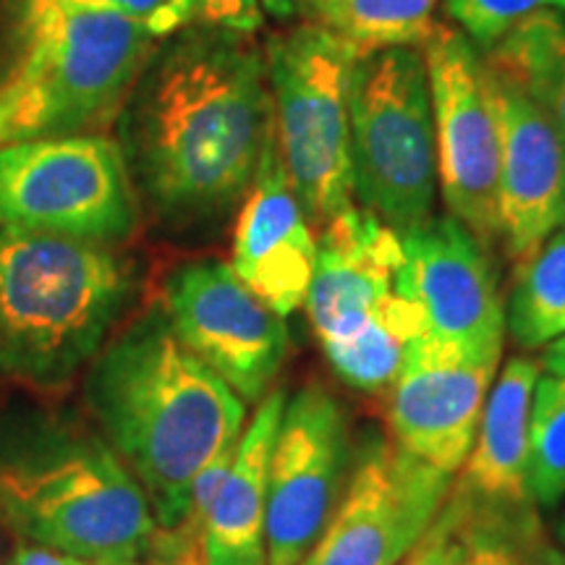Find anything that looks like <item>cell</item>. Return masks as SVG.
<instances>
[{
    "label": "cell",
    "mask_w": 565,
    "mask_h": 565,
    "mask_svg": "<svg viewBox=\"0 0 565 565\" xmlns=\"http://www.w3.org/2000/svg\"><path fill=\"white\" fill-rule=\"evenodd\" d=\"M134 192L171 223L223 215L249 192L275 129L252 34L192 24L158 42L118 113Z\"/></svg>",
    "instance_id": "1"
},
{
    "label": "cell",
    "mask_w": 565,
    "mask_h": 565,
    "mask_svg": "<svg viewBox=\"0 0 565 565\" xmlns=\"http://www.w3.org/2000/svg\"><path fill=\"white\" fill-rule=\"evenodd\" d=\"M87 401L150 500L160 536L179 529L196 475L244 433L246 404L179 341L162 309L97 356Z\"/></svg>",
    "instance_id": "2"
},
{
    "label": "cell",
    "mask_w": 565,
    "mask_h": 565,
    "mask_svg": "<svg viewBox=\"0 0 565 565\" xmlns=\"http://www.w3.org/2000/svg\"><path fill=\"white\" fill-rule=\"evenodd\" d=\"M134 294L110 246L0 223V377L68 383L100 351Z\"/></svg>",
    "instance_id": "3"
},
{
    "label": "cell",
    "mask_w": 565,
    "mask_h": 565,
    "mask_svg": "<svg viewBox=\"0 0 565 565\" xmlns=\"http://www.w3.org/2000/svg\"><path fill=\"white\" fill-rule=\"evenodd\" d=\"M24 61L0 89L6 145L100 134L118 121L158 38L108 11L51 6L24 13Z\"/></svg>",
    "instance_id": "4"
},
{
    "label": "cell",
    "mask_w": 565,
    "mask_h": 565,
    "mask_svg": "<svg viewBox=\"0 0 565 565\" xmlns=\"http://www.w3.org/2000/svg\"><path fill=\"white\" fill-rule=\"evenodd\" d=\"M0 526L87 565H139L160 536L145 490L92 437L0 466Z\"/></svg>",
    "instance_id": "5"
},
{
    "label": "cell",
    "mask_w": 565,
    "mask_h": 565,
    "mask_svg": "<svg viewBox=\"0 0 565 565\" xmlns=\"http://www.w3.org/2000/svg\"><path fill=\"white\" fill-rule=\"evenodd\" d=\"M351 181L362 210L398 236L433 217L435 121L422 47L359 58L349 89Z\"/></svg>",
    "instance_id": "6"
},
{
    "label": "cell",
    "mask_w": 565,
    "mask_h": 565,
    "mask_svg": "<svg viewBox=\"0 0 565 565\" xmlns=\"http://www.w3.org/2000/svg\"><path fill=\"white\" fill-rule=\"evenodd\" d=\"M356 58L333 32L307 21L265 45L275 139L309 223L353 204L349 89Z\"/></svg>",
    "instance_id": "7"
},
{
    "label": "cell",
    "mask_w": 565,
    "mask_h": 565,
    "mask_svg": "<svg viewBox=\"0 0 565 565\" xmlns=\"http://www.w3.org/2000/svg\"><path fill=\"white\" fill-rule=\"evenodd\" d=\"M0 223L113 246L137 228V192L118 141L105 134L0 147Z\"/></svg>",
    "instance_id": "8"
},
{
    "label": "cell",
    "mask_w": 565,
    "mask_h": 565,
    "mask_svg": "<svg viewBox=\"0 0 565 565\" xmlns=\"http://www.w3.org/2000/svg\"><path fill=\"white\" fill-rule=\"evenodd\" d=\"M422 53L433 95L437 186L450 215L487 246L500 236V137L484 58L458 26L440 21Z\"/></svg>",
    "instance_id": "9"
},
{
    "label": "cell",
    "mask_w": 565,
    "mask_h": 565,
    "mask_svg": "<svg viewBox=\"0 0 565 565\" xmlns=\"http://www.w3.org/2000/svg\"><path fill=\"white\" fill-rule=\"evenodd\" d=\"M173 333L200 356L244 404L273 391L288 356L286 317L221 259L181 265L166 280V309Z\"/></svg>",
    "instance_id": "10"
},
{
    "label": "cell",
    "mask_w": 565,
    "mask_h": 565,
    "mask_svg": "<svg viewBox=\"0 0 565 565\" xmlns=\"http://www.w3.org/2000/svg\"><path fill=\"white\" fill-rule=\"evenodd\" d=\"M454 475L372 437L320 540L299 565H398L448 500Z\"/></svg>",
    "instance_id": "11"
},
{
    "label": "cell",
    "mask_w": 565,
    "mask_h": 565,
    "mask_svg": "<svg viewBox=\"0 0 565 565\" xmlns=\"http://www.w3.org/2000/svg\"><path fill=\"white\" fill-rule=\"evenodd\" d=\"M349 424L338 401L309 385L286 401L267 487V565H299L341 505L351 479Z\"/></svg>",
    "instance_id": "12"
},
{
    "label": "cell",
    "mask_w": 565,
    "mask_h": 565,
    "mask_svg": "<svg viewBox=\"0 0 565 565\" xmlns=\"http://www.w3.org/2000/svg\"><path fill=\"white\" fill-rule=\"evenodd\" d=\"M503 351L469 349L433 333L416 338L391 385V440L456 477L475 445Z\"/></svg>",
    "instance_id": "13"
},
{
    "label": "cell",
    "mask_w": 565,
    "mask_h": 565,
    "mask_svg": "<svg viewBox=\"0 0 565 565\" xmlns=\"http://www.w3.org/2000/svg\"><path fill=\"white\" fill-rule=\"evenodd\" d=\"M395 291L422 309L427 330L469 349L503 351L505 301L487 246L454 215L429 217L401 236Z\"/></svg>",
    "instance_id": "14"
},
{
    "label": "cell",
    "mask_w": 565,
    "mask_h": 565,
    "mask_svg": "<svg viewBox=\"0 0 565 565\" xmlns=\"http://www.w3.org/2000/svg\"><path fill=\"white\" fill-rule=\"evenodd\" d=\"M484 66L500 137L498 238L519 263L565 228V145L519 84Z\"/></svg>",
    "instance_id": "15"
},
{
    "label": "cell",
    "mask_w": 565,
    "mask_h": 565,
    "mask_svg": "<svg viewBox=\"0 0 565 565\" xmlns=\"http://www.w3.org/2000/svg\"><path fill=\"white\" fill-rule=\"evenodd\" d=\"M315 265L312 223L294 192L273 129L238 212L231 267L273 312L288 317L307 301Z\"/></svg>",
    "instance_id": "16"
},
{
    "label": "cell",
    "mask_w": 565,
    "mask_h": 565,
    "mask_svg": "<svg viewBox=\"0 0 565 565\" xmlns=\"http://www.w3.org/2000/svg\"><path fill=\"white\" fill-rule=\"evenodd\" d=\"M404 246L370 210L351 207L322 225L307 312L322 349L351 341L395 291Z\"/></svg>",
    "instance_id": "17"
},
{
    "label": "cell",
    "mask_w": 565,
    "mask_h": 565,
    "mask_svg": "<svg viewBox=\"0 0 565 565\" xmlns=\"http://www.w3.org/2000/svg\"><path fill=\"white\" fill-rule=\"evenodd\" d=\"M286 401V391L273 387L238 437L236 458L204 519V565H267V487Z\"/></svg>",
    "instance_id": "18"
},
{
    "label": "cell",
    "mask_w": 565,
    "mask_h": 565,
    "mask_svg": "<svg viewBox=\"0 0 565 565\" xmlns=\"http://www.w3.org/2000/svg\"><path fill=\"white\" fill-rule=\"evenodd\" d=\"M540 364L526 356L508 359L494 374L479 429L454 487L482 511L511 513L534 505L526 490L529 414Z\"/></svg>",
    "instance_id": "19"
},
{
    "label": "cell",
    "mask_w": 565,
    "mask_h": 565,
    "mask_svg": "<svg viewBox=\"0 0 565 565\" xmlns=\"http://www.w3.org/2000/svg\"><path fill=\"white\" fill-rule=\"evenodd\" d=\"M484 61L513 79L547 116L565 145V19L545 11L515 24Z\"/></svg>",
    "instance_id": "20"
},
{
    "label": "cell",
    "mask_w": 565,
    "mask_h": 565,
    "mask_svg": "<svg viewBox=\"0 0 565 565\" xmlns=\"http://www.w3.org/2000/svg\"><path fill=\"white\" fill-rule=\"evenodd\" d=\"M424 333L429 330L422 309L393 291L351 341L333 345L324 353L345 383L374 393L395 383L398 372L404 370L408 349Z\"/></svg>",
    "instance_id": "21"
},
{
    "label": "cell",
    "mask_w": 565,
    "mask_h": 565,
    "mask_svg": "<svg viewBox=\"0 0 565 565\" xmlns=\"http://www.w3.org/2000/svg\"><path fill=\"white\" fill-rule=\"evenodd\" d=\"M505 333L524 351L545 349L565 335V228L515 263Z\"/></svg>",
    "instance_id": "22"
},
{
    "label": "cell",
    "mask_w": 565,
    "mask_h": 565,
    "mask_svg": "<svg viewBox=\"0 0 565 565\" xmlns=\"http://www.w3.org/2000/svg\"><path fill=\"white\" fill-rule=\"evenodd\" d=\"M437 6L440 0H324L307 17L359 61L393 47H422L437 24Z\"/></svg>",
    "instance_id": "23"
},
{
    "label": "cell",
    "mask_w": 565,
    "mask_h": 565,
    "mask_svg": "<svg viewBox=\"0 0 565 565\" xmlns=\"http://www.w3.org/2000/svg\"><path fill=\"white\" fill-rule=\"evenodd\" d=\"M526 490L542 508H555L565 498V374H547L534 385Z\"/></svg>",
    "instance_id": "24"
},
{
    "label": "cell",
    "mask_w": 565,
    "mask_h": 565,
    "mask_svg": "<svg viewBox=\"0 0 565 565\" xmlns=\"http://www.w3.org/2000/svg\"><path fill=\"white\" fill-rule=\"evenodd\" d=\"M445 9L477 51L487 53L524 19L545 11L563 13L565 0H445Z\"/></svg>",
    "instance_id": "25"
},
{
    "label": "cell",
    "mask_w": 565,
    "mask_h": 565,
    "mask_svg": "<svg viewBox=\"0 0 565 565\" xmlns=\"http://www.w3.org/2000/svg\"><path fill=\"white\" fill-rule=\"evenodd\" d=\"M51 6H74V9L108 11L118 17L137 21L154 38H171V34L196 24L194 0H21V9L38 11Z\"/></svg>",
    "instance_id": "26"
},
{
    "label": "cell",
    "mask_w": 565,
    "mask_h": 565,
    "mask_svg": "<svg viewBox=\"0 0 565 565\" xmlns=\"http://www.w3.org/2000/svg\"><path fill=\"white\" fill-rule=\"evenodd\" d=\"M471 503L450 487L440 513L398 565H463L469 553Z\"/></svg>",
    "instance_id": "27"
},
{
    "label": "cell",
    "mask_w": 565,
    "mask_h": 565,
    "mask_svg": "<svg viewBox=\"0 0 565 565\" xmlns=\"http://www.w3.org/2000/svg\"><path fill=\"white\" fill-rule=\"evenodd\" d=\"M503 524L521 565H565V550L550 540L534 505L503 513Z\"/></svg>",
    "instance_id": "28"
},
{
    "label": "cell",
    "mask_w": 565,
    "mask_h": 565,
    "mask_svg": "<svg viewBox=\"0 0 565 565\" xmlns=\"http://www.w3.org/2000/svg\"><path fill=\"white\" fill-rule=\"evenodd\" d=\"M463 565H521L519 553L505 532L503 513L471 505L469 553Z\"/></svg>",
    "instance_id": "29"
},
{
    "label": "cell",
    "mask_w": 565,
    "mask_h": 565,
    "mask_svg": "<svg viewBox=\"0 0 565 565\" xmlns=\"http://www.w3.org/2000/svg\"><path fill=\"white\" fill-rule=\"evenodd\" d=\"M194 3L196 24L242 34L263 30V6H259V0H194Z\"/></svg>",
    "instance_id": "30"
},
{
    "label": "cell",
    "mask_w": 565,
    "mask_h": 565,
    "mask_svg": "<svg viewBox=\"0 0 565 565\" xmlns=\"http://www.w3.org/2000/svg\"><path fill=\"white\" fill-rule=\"evenodd\" d=\"M9 565H87L51 547H17Z\"/></svg>",
    "instance_id": "31"
},
{
    "label": "cell",
    "mask_w": 565,
    "mask_h": 565,
    "mask_svg": "<svg viewBox=\"0 0 565 565\" xmlns=\"http://www.w3.org/2000/svg\"><path fill=\"white\" fill-rule=\"evenodd\" d=\"M540 364L545 366L547 374H565V335L557 338L555 343L545 345Z\"/></svg>",
    "instance_id": "32"
},
{
    "label": "cell",
    "mask_w": 565,
    "mask_h": 565,
    "mask_svg": "<svg viewBox=\"0 0 565 565\" xmlns=\"http://www.w3.org/2000/svg\"><path fill=\"white\" fill-rule=\"evenodd\" d=\"M259 6L270 13L273 19L288 21L299 13V0H259Z\"/></svg>",
    "instance_id": "33"
},
{
    "label": "cell",
    "mask_w": 565,
    "mask_h": 565,
    "mask_svg": "<svg viewBox=\"0 0 565 565\" xmlns=\"http://www.w3.org/2000/svg\"><path fill=\"white\" fill-rule=\"evenodd\" d=\"M6 126H9V110H6L3 97H0V147L6 145Z\"/></svg>",
    "instance_id": "34"
},
{
    "label": "cell",
    "mask_w": 565,
    "mask_h": 565,
    "mask_svg": "<svg viewBox=\"0 0 565 565\" xmlns=\"http://www.w3.org/2000/svg\"><path fill=\"white\" fill-rule=\"evenodd\" d=\"M173 565H204V561H202L200 550H192V553H189V555H183L181 561H175Z\"/></svg>",
    "instance_id": "35"
},
{
    "label": "cell",
    "mask_w": 565,
    "mask_h": 565,
    "mask_svg": "<svg viewBox=\"0 0 565 565\" xmlns=\"http://www.w3.org/2000/svg\"><path fill=\"white\" fill-rule=\"evenodd\" d=\"M555 536H557V545L565 550V513L557 519V526H555Z\"/></svg>",
    "instance_id": "36"
},
{
    "label": "cell",
    "mask_w": 565,
    "mask_h": 565,
    "mask_svg": "<svg viewBox=\"0 0 565 565\" xmlns=\"http://www.w3.org/2000/svg\"><path fill=\"white\" fill-rule=\"evenodd\" d=\"M320 3H324V0H299V11H312L315 6H320Z\"/></svg>",
    "instance_id": "37"
},
{
    "label": "cell",
    "mask_w": 565,
    "mask_h": 565,
    "mask_svg": "<svg viewBox=\"0 0 565 565\" xmlns=\"http://www.w3.org/2000/svg\"><path fill=\"white\" fill-rule=\"evenodd\" d=\"M0 565H9V563L3 561V547H0Z\"/></svg>",
    "instance_id": "38"
},
{
    "label": "cell",
    "mask_w": 565,
    "mask_h": 565,
    "mask_svg": "<svg viewBox=\"0 0 565 565\" xmlns=\"http://www.w3.org/2000/svg\"><path fill=\"white\" fill-rule=\"evenodd\" d=\"M160 565H171V563H160Z\"/></svg>",
    "instance_id": "39"
}]
</instances>
